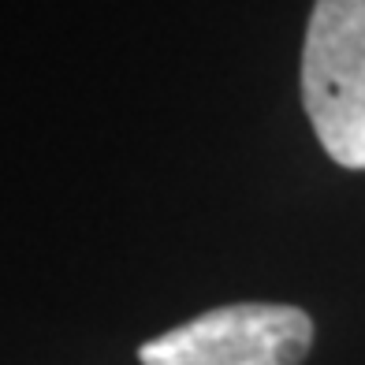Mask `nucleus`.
<instances>
[{"instance_id":"f03ea898","label":"nucleus","mask_w":365,"mask_h":365,"mask_svg":"<svg viewBox=\"0 0 365 365\" xmlns=\"http://www.w3.org/2000/svg\"><path fill=\"white\" fill-rule=\"evenodd\" d=\"M313 321L298 306L235 302L149 339L142 365H302Z\"/></svg>"},{"instance_id":"f257e3e1","label":"nucleus","mask_w":365,"mask_h":365,"mask_svg":"<svg viewBox=\"0 0 365 365\" xmlns=\"http://www.w3.org/2000/svg\"><path fill=\"white\" fill-rule=\"evenodd\" d=\"M302 101L324 153L365 172V0H317L302 48Z\"/></svg>"}]
</instances>
